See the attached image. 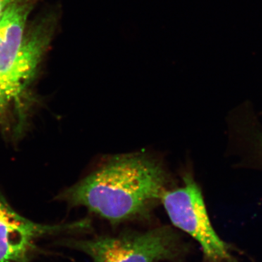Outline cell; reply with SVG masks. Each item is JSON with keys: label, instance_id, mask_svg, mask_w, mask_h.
Listing matches in <instances>:
<instances>
[{"label": "cell", "instance_id": "1", "mask_svg": "<svg viewBox=\"0 0 262 262\" xmlns=\"http://www.w3.org/2000/svg\"><path fill=\"white\" fill-rule=\"evenodd\" d=\"M169 177L163 164L146 152L112 156L58 196L113 225L146 219L160 203Z\"/></svg>", "mask_w": 262, "mask_h": 262}, {"label": "cell", "instance_id": "5", "mask_svg": "<svg viewBox=\"0 0 262 262\" xmlns=\"http://www.w3.org/2000/svg\"><path fill=\"white\" fill-rule=\"evenodd\" d=\"M89 227L87 220L65 225L36 223L17 213L0 192V262H31L41 239Z\"/></svg>", "mask_w": 262, "mask_h": 262}, {"label": "cell", "instance_id": "4", "mask_svg": "<svg viewBox=\"0 0 262 262\" xmlns=\"http://www.w3.org/2000/svg\"><path fill=\"white\" fill-rule=\"evenodd\" d=\"M160 203L173 226L200 244L206 262H237L213 229L201 187L191 174L184 175L181 187L167 189Z\"/></svg>", "mask_w": 262, "mask_h": 262}, {"label": "cell", "instance_id": "7", "mask_svg": "<svg viewBox=\"0 0 262 262\" xmlns=\"http://www.w3.org/2000/svg\"><path fill=\"white\" fill-rule=\"evenodd\" d=\"M7 105H8V103H7L4 96H3V94H2L1 91H0V112H1L3 108H5Z\"/></svg>", "mask_w": 262, "mask_h": 262}, {"label": "cell", "instance_id": "3", "mask_svg": "<svg viewBox=\"0 0 262 262\" xmlns=\"http://www.w3.org/2000/svg\"><path fill=\"white\" fill-rule=\"evenodd\" d=\"M58 244L82 251L93 262L177 261L185 252L178 234L168 227L117 237L62 239Z\"/></svg>", "mask_w": 262, "mask_h": 262}, {"label": "cell", "instance_id": "2", "mask_svg": "<svg viewBox=\"0 0 262 262\" xmlns=\"http://www.w3.org/2000/svg\"><path fill=\"white\" fill-rule=\"evenodd\" d=\"M29 8L18 0L0 17V91L8 104L24 97L44 51L42 36L26 32Z\"/></svg>", "mask_w": 262, "mask_h": 262}, {"label": "cell", "instance_id": "6", "mask_svg": "<svg viewBox=\"0 0 262 262\" xmlns=\"http://www.w3.org/2000/svg\"><path fill=\"white\" fill-rule=\"evenodd\" d=\"M17 1H18V0H0V17L8 7H10V5H13Z\"/></svg>", "mask_w": 262, "mask_h": 262}]
</instances>
